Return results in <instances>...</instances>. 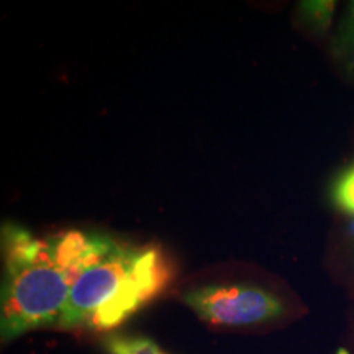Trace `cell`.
<instances>
[{
  "instance_id": "6da1fadb",
  "label": "cell",
  "mask_w": 354,
  "mask_h": 354,
  "mask_svg": "<svg viewBox=\"0 0 354 354\" xmlns=\"http://www.w3.org/2000/svg\"><path fill=\"white\" fill-rule=\"evenodd\" d=\"M6 279L0 333L3 342L32 330L59 326L71 289L86 264L94 234L66 232L37 238L20 227L2 232Z\"/></svg>"
},
{
  "instance_id": "8992f818",
  "label": "cell",
  "mask_w": 354,
  "mask_h": 354,
  "mask_svg": "<svg viewBox=\"0 0 354 354\" xmlns=\"http://www.w3.org/2000/svg\"><path fill=\"white\" fill-rule=\"evenodd\" d=\"M333 201L339 210L354 216V166L339 176L333 187Z\"/></svg>"
},
{
  "instance_id": "3957f363",
  "label": "cell",
  "mask_w": 354,
  "mask_h": 354,
  "mask_svg": "<svg viewBox=\"0 0 354 354\" xmlns=\"http://www.w3.org/2000/svg\"><path fill=\"white\" fill-rule=\"evenodd\" d=\"M183 300L203 322L230 328L263 325L286 313L277 295L256 286H203L185 292Z\"/></svg>"
},
{
  "instance_id": "5b68a950",
  "label": "cell",
  "mask_w": 354,
  "mask_h": 354,
  "mask_svg": "<svg viewBox=\"0 0 354 354\" xmlns=\"http://www.w3.org/2000/svg\"><path fill=\"white\" fill-rule=\"evenodd\" d=\"M335 2H302L300 3V12L305 21H308L317 32H326L333 19Z\"/></svg>"
},
{
  "instance_id": "ba28073f",
  "label": "cell",
  "mask_w": 354,
  "mask_h": 354,
  "mask_svg": "<svg viewBox=\"0 0 354 354\" xmlns=\"http://www.w3.org/2000/svg\"><path fill=\"white\" fill-rule=\"evenodd\" d=\"M353 230H354V227H353Z\"/></svg>"
},
{
  "instance_id": "52a82bcc",
  "label": "cell",
  "mask_w": 354,
  "mask_h": 354,
  "mask_svg": "<svg viewBox=\"0 0 354 354\" xmlns=\"http://www.w3.org/2000/svg\"><path fill=\"white\" fill-rule=\"evenodd\" d=\"M336 50L342 55L349 66H354V2L348 8V15L339 30Z\"/></svg>"
},
{
  "instance_id": "277c9868",
  "label": "cell",
  "mask_w": 354,
  "mask_h": 354,
  "mask_svg": "<svg viewBox=\"0 0 354 354\" xmlns=\"http://www.w3.org/2000/svg\"><path fill=\"white\" fill-rule=\"evenodd\" d=\"M104 348L109 354H165L153 339L120 333L109 335L104 339Z\"/></svg>"
},
{
  "instance_id": "7a4b0ae2",
  "label": "cell",
  "mask_w": 354,
  "mask_h": 354,
  "mask_svg": "<svg viewBox=\"0 0 354 354\" xmlns=\"http://www.w3.org/2000/svg\"><path fill=\"white\" fill-rule=\"evenodd\" d=\"M172 266L158 246H133L97 234L79 271L61 328L110 331L169 287Z\"/></svg>"
}]
</instances>
